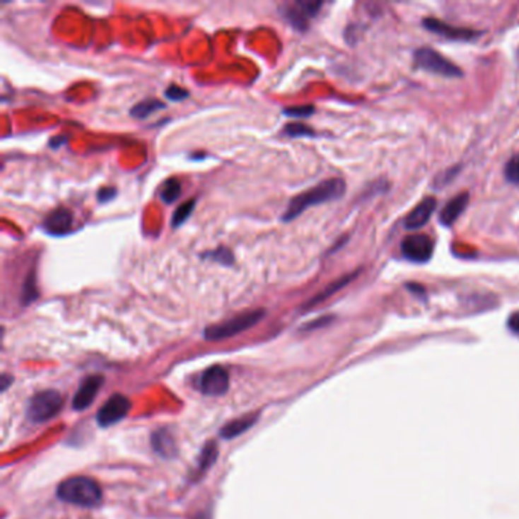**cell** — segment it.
<instances>
[{"label":"cell","instance_id":"obj_1","mask_svg":"<svg viewBox=\"0 0 519 519\" xmlns=\"http://www.w3.org/2000/svg\"><path fill=\"white\" fill-rule=\"evenodd\" d=\"M344 192H346V183L342 178L325 180L320 185H317L294 197L291 202L288 203L286 211L282 215V221L285 223L293 221V219H296L298 215H302L306 209H309L311 206L334 202V199L342 198Z\"/></svg>","mask_w":519,"mask_h":519},{"label":"cell","instance_id":"obj_2","mask_svg":"<svg viewBox=\"0 0 519 519\" xmlns=\"http://www.w3.org/2000/svg\"><path fill=\"white\" fill-rule=\"evenodd\" d=\"M57 496L69 504L79 507H96L103 501V491L92 478L74 477L58 486Z\"/></svg>","mask_w":519,"mask_h":519},{"label":"cell","instance_id":"obj_3","mask_svg":"<svg viewBox=\"0 0 519 519\" xmlns=\"http://www.w3.org/2000/svg\"><path fill=\"white\" fill-rule=\"evenodd\" d=\"M264 317H265L264 309H255V311L243 313V314L231 318V320H226L224 323L206 327L204 338L209 342L226 340V338L235 337L238 334L247 331V329H250L252 326L257 325Z\"/></svg>","mask_w":519,"mask_h":519},{"label":"cell","instance_id":"obj_4","mask_svg":"<svg viewBox=\"0 0 519 519\" xmlns=\"http://www.w3.org/2000/svg\"><path fill=\"white\" fill-rule=\"evenodd\" d=\"M414 63L422 71L431 72L446 78H460L463 76V71L454 63L449 62L442 54L431 47H421L414 52Z\"/></svg>","mask_w":519,"mask_h":519},{"label":"cell","instance_id":"obj_5","mask_svg":"<svg viewBox=\"0 0 519 519\" xmlns=\"http://www.w3.org/2000/svg\"><path fill=\"white\" fill-rule=\"evenodd\" d=\"M63 408V396L55 390L37 393L28 405V417L33 422H46L55 417Z\"/></svg>","mask_w":519,"mask_h":519},{"label":"cell","instance_id":"obj_6","mask_svg":"<svg viewBox=\"0 0 519 519\" xmlns=\"http://www.w3.org/2000/svg\"><path fill=\"white\" fill-rule=\"evenodd\" d=\"M401 252L410 262L425 264L433 257L434 243L430 236L424 233L408 235L402 239Z\"/></svg>","mask_w":519,"mask_h":519},{"label":"cell","instance_id":"obj_7","mask_svg":"<svg viewBox=\"0 0 519 519\" xmlns=\"http://www.w3.org/2000/svg\"><path fill=\"white\" fill-rule=\"evenodd\" d=\"M323 6V2H294L285 5L282 9L284 17L288 20V23L291 25L297 31H306L311 18H314Z\"/></svg>","mask_w":519,"mask_h":519},{"label":"cell","instance_id":"obj_8","mask_svg":"<svg viewBox=\"0 0 519 519\" xmlns=\"http://www.w3.org/2000/svg\"><path fill=\"white\" fill-rule=\"evenodd\" d=\"M424 28L428 29V31L441 35L443 38L453 40V42H472V40H477L478 37H482L483 33L480 31H474V29H467V28H455L449 23L442 22V20L437 18H424L422 22Z\"/></svg>","mask_w":519,"mask_h":519},{"label":"cell","instance_id":"obj_9","mask_svg":"<svg viewBox=\"0 0 519 519\" xmlns=\"http://www.w3.org/2000/svg\"><path fill=\"white\" fill-rule=\"evenodd\" d=\"M129 408H132V402H129L128 397L122 395H115L101 407V410H99L96 416V421L104 428L112 426L127 417Z\"/></svg>","mask_w":519,"mask_h":519},{"label":"cell","instance_id":"obj_10","mask_svg":"<svg viewBox=\"0 0 519 519\" xmlns=\"http://www.w3.org/2000/svg\"><path fill=\"white\" fill-rule=\"evenodd\" d=\"M228 373L224 367L214 366L199 378V390L206 396H223L228 390Z\"/></svg>","mask_w":519,"mask_h":519},{"label":"cell","instance_id":"obj_11","mask_svg":"<svg viewBox=\"0 0 519 519\" xmlns=\"http://www.w3.org/2000/svg\"><path fill=\"white\" fill-rule=\"evenodd\" d=\"M72 224H74L72 212L66 207H58L45 219L43 228L49 235L62 236L72 231Z\"/></svg>","mask_w":519,"mask_h":519},{"label":"cell","instance_id":"obj_12","mask_svg":"<svg viewBox=\"0 0 519 519\" xmlns=\"http://www.w3.org/2000/svg\"><path fill=\"white\" fill-rule=\"evenodd\" d=\"M436 207H437L436 198L426 197L425 199H422V202L407 215L405 221H404L407 231H417V228L424 227L428 221H430V218L434 214Z\"/></svg>","mask_w":519,"mask_h":519},{"label":"cell","instance_id":"obj_13","mask_svg":"<svg viewBox=\"0 0 519 519\" xmlns=\"http://www.w3.org/2000/svg\"><path fill=\"white\" fill-rule=\"evenodd\" d=\"M104 383L103 376H88L87 379H84L81 387L78 388V392L75 395L74 399V408L75 410H86L87 407L92 405V402L95 401V396L98 395V392L101 390Z\"/></svg>","mask_w":519,"mask_h":519},{"label":"cell","instance_id":"obj_14","mask_svg":"<svg viewBox=\"0 0 519 519\" xmlns=\"http://www.w3.org/2000/svg\"><path fill=\"white\" fill-rule=\"evenodd\" d=\"M469 204V194L463 192L460 195L454 197L453 199L445 204V207L442 209L441 215H438V219H441L442 226H453L458 218L463 215V212L466 211V207Z\"/></svg>","mask_w":519,"mask_h":519},{"label":"cell","instance_id":"obj_15","mask_svg":"<svg viewBox=\"0 0 519 519\" xmlns=\"http://www.w3.org/2000/svg\"><path fill=\"white\" fill-rule=\"evenodd\" d=\"M154 451L163 458H174L177 455V443L168 430H157L151 437Z\"/></svg>","mask_w":519,"mask_h":519},{"label":"cell","instance_id":"obj_16","mask_svg":"<svg viewBox=\"0 0 519 519\" xmlns=\"http://www.w3.org/2000/svg\"><path fill=\"white\" fill-rule=\"evenodd\" d=\"M358 274H359V272H355V273H351V274H347V276H343V277H340V279H337L335 282H332L331 285L326 286L322 293H318L315 297H313L311 301H309V302L303 306V309H309V308H313V306H315V305H318V303H322V302L327 301L329 297H332L335 293L340 291V289H343L346 285L351 284Z\"/></svg>","mask_w":519,"mask_h":519},{"label":"cell","instance_id":"obj_17","mask_svg":"<svg viewBox=\"0 0 519 519\" xmlns=\"http://www.w3.org/2000/svg\"><path fill=\"white\" fill-rule=\"evenodd\" d=\"M256 422H257V416L255 414L236 419V421H232L227 425H224L221 428V431H219V434H221L224 438H235L238 436H241L243 433H245L247 430H250Z\"/></svg>","mask_w":519,"mask_h":519},{"label":"cell","instance_id":"obj_18","mask_svg":"<svg viewBox=\"0 0 519 519\" xmlns=\"http://www.w3.org/2000/svg\"><path fill=\"white\" fill-rule=\"evenodd\" d=\"M165 104L162 101H158V99H153V98H148V99H144V101H141L139 104H136L132 112H129V115H132L134 119H139V121H144V119L149 117L153 113H156L158 108H163Z\"/></svg>","mask_w":519,"mask_h":519},{"label":"cell","instance_id":"obj_19","mask_svg":"<svg viewBox=\"0 0 519 519\" xmlns=\"http://www.w3.org/2000/svg\"><path fill=\"white\" fill-rule=\"evenodd\" d=\"M195 204H197V199H187L186 203H183L182 206H178L175 209V212L171 219V224L174 228H178L180 226H183L187 221L189 216H191L194 212Z\"/></svg>","mask_w":519,"mask_h":519},{"label":"cell","instance_id":"obj_20","mask_svg":"<svg viewBox=\"0 0 519 519\" xmlns=\"http://www.w3.org/2000/svg\"><path fill=\"white\" fill-rule=\"evenodd\" d=\"M216 455H218V448L215 445V442H211L207 443L206 448L203 449L202 455H199V460H198V469L197 471L199 474H204L206 471H209V467H211L215 460H216Z\"/></svg>","mask_w":519,"mask_h":519},{"label":"cell","instance_id":"obj_21","mask_svg":"<svg viewBox=\"0 0 519 519\" xmlns=\"http://www.w3.org/2000/svg\"><path fill=\"white\" fill-rule=\"evenodd\" d=\"M180 194H182V185L175 178L166 180L161 189V198L165 204H173L180 197Z\"/></svg>","mask_w":519,"mask_h":519},{"label":"cell","instance_id":"obj_22","mask_svg":"<svg viewBox=\"0 0 519 519\" xmlns=\"http://www.w3.org/2000/svg\"><path fill=\"white\" fill-rule=\"evenodd\" d=\"M203 257L204 259H209V261H214V262L221 264L224 267H231L235 262L233 253L231 250H228L227 247H218V248H215V250H212V252L204 253Z\"/></svg>","mask_w":519,"mask_h":519},{"label":"cell","instance_id":"obj_23","mask_svg":"<svg viewBox=\"0 0 519 519\" xmlns=\"http://www.w3.org/2000/svg\"><path fill=\"white\" fill-rule=\"evenodd\" d=\"M282 133L289 137H314L315 132L303 122H289L284 127Z\"/></svg>","mask_w":519,"mask_h":519},{"label":"cell","instance_id":"obj_24","mask_svg":"<svg viewBox=\"0 0 519 519\" xmlns=\"http://www.w3.org/2000/svg\"><path fill=\"white\" fill-rule=\"evenodd\" d=\"M38 297V289L35 286V274L34 272H31L28 274L26 281L23 284V289H22V305H29L31 302H34L35 298Z\"/></svg>","mask_w":519,"mask_h":519},{"label":"cell","instance_id":"obj_25","mask_svg":"<svg viewBox=\"0 0 519 519\" xmlns=\"http://www.w3.org/2000/svg\"><path fill=\"white\" fill-rule=\"evenodd\" d=\"M504 175L508 183L519 185V156L512 157L511 161L507 162L506 169H504Z\"/></svg>","mask_w":519,"mask_h":519},{"label":"cell","instance_id":"obj_26","mask_svg":"<svg viewBox=\"0 0 519 519\" xmlns=\"http://www.w3.org/2000/svg\"><path fill=\"white\" fill-rule=\"evenodd\" d=\"M315 112V108L313 105H297V107H288L284 110V115L288 117H294V119H305L313 116Z\"/></svg>","mask_w":519,"mask_h":519},{"label":"cell","instance_id":"obj_27","mask_svg":"<svg viewBox=\"0 0 519 519\" xmlns=\"http://www.w3.org/2000/svg\"><path fill=\"white\" fill-rule=\"evenodd\" d=\"M189 96V92L186 88L183 87H178L175 84L169 86L166 90H165V98H168L169 101H174V103H178V101H183V99H186Z\"/></svg>","mask_w":519,"mask_h":519},{"label":"cell","instance_id":"obj_28","mask_svg":"<svg viewBox=\"0 0 519 519\" xmlns=\"http://www.w3.org/2000/svg\"><path fill=\"white\" fill-rule=\"evenodd\" d=\"M117 195V189L113 186H105L98 191V202L101 204H107L115 199Z\"/></svg>","mask_w":519,"mask_h":519},{"label":"cell","instance_id":"obj_29","mask_svg":"<svg viewBox=\"0 0 519 519\" xmlns=\"http://www.w3.org/2000/svg\"><path fill=\"white\" fill-rule=\"evenodd\" d=\"M67 141L69 139L66 136H55L51 139V141H49V146H51L52 149H58L59 146H63Z\"/></svg>","mask_w":519,"mask_h":519},{"label":"cell","instance_id":"obj_30","mask_svg":"<svg viewBox=\"0 0 519 519\" xmlns=\"http://www.w3.org/2000/svg\"><path fill=\"white\" fill-rule=\"evenodd\" d=\"M508 327L512 329L515 334H519V313H515L508 318Z\"/></svg>","mask_w":519,"mask_h":519},{"label":"cell","instance_id":"obj_31","mask_svg":"<svg viewBox=\"0 0 519 519\" xmlns=\"http://www.w3.org/2000/svg\"><path fill=\"white\" fill-rule=\"evenodd\" d=\"M407 288H408V291H412L413 294H416L419 297H421V296L425 297V289H424V286H421L419 284H408Z\"/></svg>","mask_w":519,"mask_h":519},{"label":"cell","instance_id":"obj_32","mask_svg":"<svg viewBox=\"0 0 519 519\" xmlns=\"http://www.w3.org/2000/svg\"><path fill=\"white\" fill-rule=\"evenodd\" d=\"M327 322H331V317H323V318H320V320H317V322H313L311 325H308V326H306V329H308V331H311V329H314V327H317V326H322V325H326Z\"/></svg>","mask_w":519,"mask_h":519},{"label":"cell","instance_id":"obj_33","mask_svg":"<svg viewBox=\"0 0 519 519\" xmlns=\"http://www.w3.org/2000/svg\"><path fill=\"white\" fill-rule=\"evenodd\" d=\"M11 381H13V378H9L8 375H4V376H2V384H4V385H2V390H4V392L6 390L8 385H9V383H11Z\"/></svg>","mask_w":519,"mask_h":519}]
</instances>
